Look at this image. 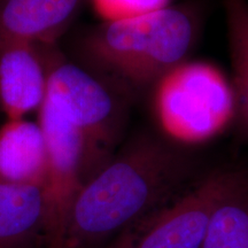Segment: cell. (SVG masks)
I'll list each match as a JSON object with an SVG mask.
<instances>
[{"mask_svg": "<svg viewBox=\"0 0 248 248\" xmlns=\"http://www.w3.org/2000/svg\"><path fill=\"white\" fill-rule=\"evenodd\" d=\"M188 171L190 162L181 152L156 139H138L79 188L54 245L93 248L108 243L173 198Z\"/></svg>", "mask_w": 248, "mask_h": 248, "instance_id": "1", "label": "cell"}, {"mask_svg": "<svg viewBox=\"0 0 248 248\" xmlns=\"http://www.w3.org/2000/svg\"><path fill=\"white\" fill-rule=\"evenodd\" d=\"M197 35L193 12L167 6L138 16L109 21L86 39L91 60L133 86L157 83L185 62Z\"/></svg>", "mask_w": 248, "mask_h": 248, "instance_id": "2", "label": "cell"}, {"mask_svg": "<svg viewBox=\"0 0 248 248\" xmlns=\"http://www.w3.org/2000/svg\"><path fill=\"white\" fill-rule=\"evenodd\" d=\"M154 107L163 131L200 142L222 132L237 114L233 85L207 62H183L156 83Z\"/></svg>", "mask_w": 248, "mask_h": 248, "instance_id": "3", "label": "cell"}, {"mask_svg": "<svg viewBox=\"0 0 248 248\" xmlns=\"http://www.w3.org/2000/svg\"><path fill=\"white\" fill-rule=\"evenodd\" d=\"M247 182L240 171L213 172L191 191L132 223L102 248H201L217 204Z\"/></svg>", "mask_w": 248, "mask_h": 248, "instance_id": "4", "label": "cell"}, {"mask_svg": "<svg viewBox=\"0 0 248 248\" xmlns=\"http://www.w3.org/2000/svg\"><path fill=\"white\" fill-rule=\"evenodd\" d=\"M45 99L84 135L95 173L109 161L119 133V107L89 73L64 63L47 75Z\"/></svg>", "mask_w": 248, "mask_h": 248, "instance_id": "5", "label": "cell"}, {"mask_svg": "<svg viewBox=\"0 0 248 248\" xmlns=\"http://www.w3.org/2000/svg\"><path fill=\"white\" fill-rule=\"evenodd\" d=\"M51 240V207L44 186L0 183V248H37Z\"/></svg>", "mask_w": 248, "mask_h": 248, "instance_id": "6", "label": "cell"}, {"mask_svg": "<svg viewBox=\"0 0 248 248\" xmlns=\"http://www.w3.org/2000/svg\"><path fill=\"white\" fill-rule=\"evenodd\" d=\"M46 88L47 76L30 44L0 45V104L8 120H21L40 108Z\"/></svg>", "mask_w": 248, "mask_h": 248, "instance_id": "7", "label": "cell"}, {"mask_svg": "<svg viewBox=\"0 0 248 248\" xmlns=\"http://www.w3.org/2000/svg\"><path fill=\"white\" fill-rule=\"evenodd\" d=\"M47 152L38 123L8 120L0 129V183L46 187Z\"/></svg>", "mask_w": 248, "mask_h": 248, "instance_id": "8", "label": "cell"}, {"mask_svg": "<svg viewBox=\"0 0 248 248\" xmlns=\"http://www.w3.org/2000/svg\"><path fill=\"white\" fill-rule=\"evenodd\" d=\"M82 0H6L0 7V45L45 39L76 14Z\"/></svg>", "mask_w": 248, "mask_h": 248, "instance_id": "9", "label": "cell"}, {"mask_svg": "<svg viewBox=\"0 0 248 248\" xmlns=\"http://www.w3.org/2000/svg\"><path fill=\"white\" fill-rule=\"evenodd\" d=\"M201 248H248V182L217 204Z\"/></svg>", "mask_w": 248, "mask_h": 248, "instance_id": "10", "label": "cell"}, {"mask_svg": "<svg viewBox=\"0 0 248 248\" xmlns=\"http://www.w3.org/2000/svg\"><path fill=\"white\" fill-rule=\"evenodd\" d=\"M224 6L237 114L248 132V0H222Z\"/></svg>", "mask_w": 248, "mask_h": 248, "instance_id": "11", "label": "cell"}, {"mask_svg": "<svg viewBox=\"0 0 248 248\" xmlns=\"http://www.w3.org/2000/svg\"><path fill=\"white\" fill-rule=\"evenodd\" d=\"M93 8L106 22L138 16L169 6L170 0H91Z\"/></svg>", "mask_w": 248, "mask_h": 248, "instance_id": "12", "label": "cell"}, {"mask_svg": "<svg viewBox=\"0 0 248 248\" xmlns=\"http://www.w3.org/2000/svg\"><path fill=\"white\" fill-rule=\"evenodd\" d=\"M46 248H60V247L55 246V245H52V246H48V247H46Z\"/></svg>", "mask_w": 248, "mask_h": 248, "instance_id": "13", "label": "cell"}]
</instances>
